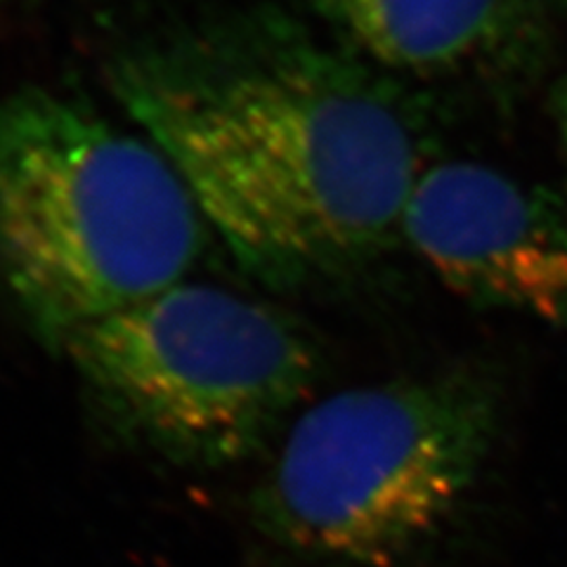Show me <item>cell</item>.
I'll return each instance as SVG.
<instances>
[{"label": "cell", "instance_id": "obj_2", "mask_svg": "<svg viewBox=\"0 0 567 567\" xmlns=\"http://www.w3.org/2000/svg\"><path fill=\"white\" fill-rule=\"evenodd\" d=\"M204 227L145 135L55 87L0 95V293L52 352L187 279Z\"/></svg>", "mask_w": 567, "mask_h": 567}, {"label": "cell", "instance_id": "obj_5", "mask_svg": "<svg viewBox=\"0 0 567 567\" xmlns=\"http://www.w3.org/2000/svg\"><path fill=\"white\" fill-rule=\"evenodd\" d=\"M402 237L461 298L567 331V213L546 192L477 162H437Z\"/></svg>", "mask_w": 567, "mask_h": 567}, {"label": "cell", "instance_id": "obj_1", "mask_svg": "<svg viewBox=\"0 0 567 567\" xmlns=\"http://www.w3.org/2000/svg\"><path fill=\"white\" fill-rule=\"evenodd\" d=\"M104 83L265 287L341 284L404 244L431 116L322 27L270 3L199 12L116 45Z\"/></svg>", "mask_w": 567, "mask_h": 567}, {"label": "cell", "instance_id": "obj_3", "mask_svg": "<svg viewBox=\"0 0 567 567\" xmlns=\"http://www.w3.org/2000/svg\"><path fill=\"white\" fill-rule=\"evenodd\" d=\"M502 429V385L473 367L341 390L287 429L254 525L298 560L398 567L466 508Z\"/></svg>", "mask_w": 567, "mask_h": 567}, {"label": "cell", "instance_id": "obj_6", "mask_svg": "<svg viewBox=\"0 0 567 567\" xmlns=\"http://www.w3.org/2000/svg\"><path fill=\"white\" fill-rule=\"evenodd\" d=\"M336 41L398 79H516L542 58L539 0H300Z\"/></svg>", "mask_w": 567, "mask_h": 567}, {"label": "cell", "instance_id": "obj_8", "mask_svg": "<svg viewBox=\"0 0 567 567\" xmlns=\"http://www.w3.org/2000/svg\"><path fill=\"white\" fill-rule=\"evenodd\" d=\"M6 3H8V0H0V8H3V6H6Z\"/></svg>", "mask_w": 567, "mask_h": 567}, {"label": "cell", "instance_id": "obj_4", "mask_svg": "<svg viewBox=\"0 0 567 567\" xmlns=\"http://www.w3.org/2000/svg\"><path fill=\"white\" fill-rule=\"evenodd\" d=\"M58 354L106 431L192 468L260 452L319 377L317 346L287 312L187 279L81 327Z\"/></svg>", "mask_w": 567, "mask_h": 567}, {"label": "cell", "instance_id": "obj_7", "mask_svg": "<svg viewBox=\"0 0 567 567\" xmlns=\"http://www.w3.org/2000/svg\"><path fill=\"white\" fill-rule=\"evenodd\" d=\"M556 121H558V131H560V137H563L565 150H567V76L560 81L558 91H556Z\"/></svg>", "mask_w": 567, "mask_h": 567}]
</instances>
